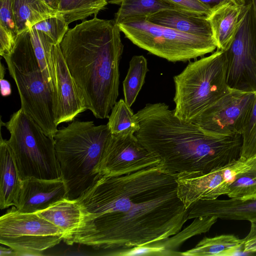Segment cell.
<instances>
[{
  "label": "cell",
  "mask_w": 256,
  "mask_h": 256,
  "mask_svg": "<svg viewBox=\"0 0 256 256\" xmlns=\"http://www.w3.org/2000/svg\"><path fill=\"white\" fill-rule=\"evenodd\" d=\"M0 78H4L5 74V68L2 63L0 64Z\"/></svg>",
  "instance_id": "40"
},
{
  "label": "cell",
  "mask_w": 256,
  "mask_h": 256,
  "mask_svg": "<svg viewBox=\"0 0 256 256\" xmlns=\"http://www.w3.org/2000/svg\"><path fill=\"white\" fill-rule=\"evenodd\" d=\"M12 30L0 24V54L3 56L11 52L16 42V38Z\"/></svg>",
  "instance_id": "34"
},
{
  "label": "cell",
  "mask_w": 256,
  "mask_h": 256,
  "mask_svg": "<svg viewBox=\"0 0 256 256\" xmlns=\"http://www.w3.org/2000/svg\"><path fill=\"white\" fill-rule=\"evenodd\" d=\"M17 34L32 28L37 23L59 15L57 10L43 0H12Z\"/></svg>",
  "instance_id": "21"
},
{
  "label": "cell",
  "mask_w": 256,
  "mask_h": 256,
  "mask_svg": "<svg viewBox=\"0 0 256 256\" xmlns=\"http://www.w3.org/2000/svg\"><path fill=\"white\" fill-rule=\"evenodd\" d=\"M0 256H17L16 252L12 248H6L1 246L0 247Z\"/></svg>",
  "instance_id": "38"
},
{
  "label": "cell",
  "mask_w": 256,
  "mask_h": 256,
  "mask_svg": "<svg viewBox=\"0 0 256 256\" xmlns=\"http://www.w3.org/2000/svg\"><path fill=\"white\" fill-rule=\"evenodd\" d=\"M256 98V92L230 89L191 122L204 130L242 135Z\"/></svg>",
  "instance_id": "12"
},
{
  "label": "cell",
  "mask_w": 256,
  "mask_h": 256,
  "mask_svg": "<svg viewBox=\"0 0 256 256\" xmlns=\"http://www.w3.org/2000/svg\"><path fill=\"white\" fill-rule=\"evenodd\" d=\"M68 24L60 14L41 21L32 28L47 35L54 44H60L68 30Z\"/></svg>",
  "instance_id": "30"
},
{
  "label": "cell",
  "mask_w": 256,
  "mask_h": 256,
  "mask_svg": "<svg viewBox=\"0 0 256 256\" xmlns=\"http://www.w3.org/2000/svg\"><path fill=\"white\" fill-rule=\"evenodd\" d=\"M186 12L200 16H207L210 10L198 0H166Z\"/></svg>",
  "instance_id": "32"
},
{
  "label": "cell",
  "mask_w": 256,
  "mask_h": 256,
  "mask_svg": "<svg viewBox=\"0 0 256 256\" xmlns=\"http://www.w3.org/2000/svg\"><path fill=\"white\" fill-rule=\"evenodd\" d=\"M134 44L170 62H186L213 52L212 37L188 34L140 18L118 24Z\"/></svg>",
  "instance_id": "8"
},
{
  "label": "cell",
  "mask_w": 256,
  "mask_h": 256,
  "mask_svg": "<svg viewBox=\"0 0 256 256\" xmlns=\"http://www.w3.org/2000/svg\"><path fill=\"white\" fill-rule=\"evenodd\" d=\"M218 219L214 216L196 218L182 231L154 244L162 248L165 256H181L178 248L188 238L208 232Z\"/></svg>",
  "instance_id": "24"
},
{
  "label": "cell",
  "mask_w": 256,
  "mask_h": 256,
  "mask_svg": "<svg viewBox=\"0 0 256 256\" xmlns=\"http://www.w3.org/2000/svg\"><path fill=\"white\" fill-rule=\"evenodd\" d=\"M148 62L143 56H134L129 62L127 74L122 82L124 100L131 107L145 82L148 72Z\"/></svg>",
  "instance_id": "26"
},
{
  "label": "cell",
  "mask_w": 256,
  "mask_h": 256,
  "mask_svg": "<svg viewBox=\"0 0 256 256\" xmlns=\"http://www.w3.org/2000/svg\"><path fill=\"white\" fill-rule=\"evenodd\" d=\"M244 6L233 0H226L212 8L206 16L216 49L226 51L230 46L241 24Z\"/></svg>",
  "instance_id": "17"
},
{
  "label": "cell",
  "mask_w": 256,
  "mask_h": 256,
  "mask_svg": "<svg viewBox=\"0 0 256 256\" xmlns=\"http://www.w3.org/2000/svg\"><path fill=\"white\" fill-rule=\"evenodd\" d=\"M119 0H110L109 2L111 3V4H116V2L118 1Z\"/></svg>",
  "instance_id": "43"
},
{
  "label": "cell",
  "mask_w": 256,
  "mask_h": 256,
  "mask_svg": "<svg viewBox=\"0 0 256 256\" xmlns=\"http://www.w3.org/2000/svg\"><path fill=\"white\" fill-rule=\"evenodd\" d=\"M120 32L114 20L94 16L69 29L60 44L87 110L97 118H108L119 94Z\"/></svg>",
  "instance_id": "3"
},
{
  "label": "cell",
  "mask_w": 256,
  "mask_h": 256,
  "mask_svg": "<svg viewBox=\"0 0 256 256\" xmlns=\"http://www.w3.org/2000/svg\"><path fill=\"white\" fill-rule=\"evenodd\" d=\"M254 158H240L208 172L181 173L176 176L178 196L188 209L198 200H212L227 194L230 186L242 172L253 164Z\"/></svg>",
  "instance_id": "11"
},
{
  "label": "cell",
  "mask_w": 256,
  "mask_h": 256,
  "mask_svg": "<svg viewBox=\"0 0 256 256\" xmlns=\"http://www.w3.org/2000/svg\"><path fill=\"white\" fill-rule=\"evenodd\" d=\"M226 72V54L222 50L216 49L209 56L190 62L174 77L175 116L192 122L229 92Z\"/></svg>",
  "instance_id": "6"
},
{
  "label": "cell",
  "mask_w": 256,
  "mask_h": 256,
  "mask_svg": "<svg viewBox=\"0 0 256 256\" xmlns=\"http://www.w3.org/2000/svg\"><path fill=\"white\" fill-rule=\"evenodd\" d=\"M0 24L17 35L12 0H0Z\"/></svg>",
  "instance_id": "33"
},
{
  "label": "cell",
  "mask_w": 256,
  "mask_h": 256,
  "mask_svg": "<svg viewBox=\"0 0 256 256\" xmlns=\"http://www.w3.org/2000/svg\"><path fill=\"white\" fill-rule=\"evenodd\" d=\"M116 4L120 6L114 20L117 25L146 18L162 10L172 9L184 12L166 0H119Z\"/></svg>",
  "instance_id": "23"
},
{
  "label": "cell",
  "mask_w": 256,
  "mask_h": 256,
  "mask_svg": "<svg viewBox=\"0 0 256 256\" xmlns=\"http://www.w3.org/2000/svg\"><path fill=\"white\" fill-rule=\"evenodd\" d=\"M225 52L229 88L256 92V18L250 0L242 7L240 25Z\"/></svg>",
  "instance_id": "10"
},
{
  "label": "cell",
  "mask_w": 256,
  "mask_h": 256,
  "mask_svg": "<svg viewBox=\"0 0 256 256\" xmlns=\"http://www.w3.org/2000/svg\"><path fill=\"white\" fill-rule=\"evenodd\" d=\"M0 208L3 210L14 206L22 180L8 140H0Z\"/></svg>",
  "instance_id": "19"
},
{
  "label": "cell",
  "mask_w": 256,
  "mask_h": 256,
  "mask_svg": "<svg viewBox=\"0 0 256 256\" xmlns=\"http://www.w3.org/2000/svg\"><path fill=\"white\" fill-rule=\"evenodd\" d=\"M3 125L10 133L8 142L22 180L30 178L51 180L62 177L54 138L46 135L21 108Z\"/></svg>",
  "instance_id": "7"
},
{
  "label": "cell",
  "mask_w": 256,
  "mask_h": 256,
  "mask_svg": "<svg viewBox=\"0 0 256 256\" xmlns=\"http://www.w3.org/2000/svg\"><path fill=\"white\" fill-rule=\"evenodd\" d=\"M66 196V186L62 177L51 180L27 178L22 180L14 206L22 213H36Z\"/></svg>",
  "instance_id": "15"
},
{
  "label": "cell",
  "mask_w": 256,
  "mask_h": 256,
  "mask_svg": "<svg viewBox=\"0 0 256 256\" xmlns=\"http://www.w3.org/2000/svg\"><path fill=\"white\" fill-rule=\"evenodd\" d=\"M65 238L64 230L37 213H22L14 207L0 218V243L17 256H42Z\"/></svg>",
  "instance_id": "9"
},
{
  "label": "cell",
  "mask_w": 256,
  "mask_h": 256,
  "mask_svg": "<svg viewBox=\"0 0 256 256\" xmlns=\"http://www.w3.org/2000/svg\"><path fill=\"white\" fill-rule=\"evenodd\" d=\"M144 18L152 23L184 33L212 37L211 26L206 16L196 15L177 10L164 9Z\"/></svg>",
  "instance_id": "18"
},
{
  "label": "cell",
  "mask_w": 256,
  "mask_h": 256,
  "mask_svg": "<svg viewBox=\"0 0 256 256\" xmlns=\"http://www.w3.org/2000/svg\"><path fill=\"white\" fill-rule=\"evenodd\" d=\"M111 132L107 126L75 120L58 130L54 138L66 198H78L99 178L97 168Z\"/></svg>",
  "instance_id": "4"
},
{
  "label": "cell",
  "mask_w": 256,
  "mask_h": 256,
  "mask_svg": "<svg viewBox=\"0 0 256 256\" xmlns=\"http://www.w3.org/2000/svg\"><path fill=\"white\" fill-rule=\"evenodd\" d=\"M36 213L64 230L66 234L64 242L76 232L84 218L78 200L66 198Z\"/></svg>",
  "instance_id": "20"
},
{
  "label": "cell",
  "mask_w": 256,
  "mask_h": 256,
  "mask_svg": "<svg viewBox=\"0 0 256 256\" xmlns=\"http://www.w3.org/2000/svg\"><path fill=\"white\" fill-rule=\"evenodd\" d=\"M160 164L158 156L145 148L134 134H110L97 168L101 176H120Z\"/></svg>",
  "instance_id": "13"
},
{
  "label": "cell",
  "mask_w": 256,
  "mask_h": 256,
  "mask_svg": "<svg viewBox=\"0 0 256 256\" xmlns=\"http://www.w3.org/2000/svg\"><path fill=\"white\" fill-rule=\"evenodd\" d=\"M177 175L160 164L100 176L76 199L84 220L65 242L87 246L102 255L124 256L134 248L178 233L188 219L178 196Z\"/></svg>",
  "instance_id": "1"
},
{
  "label": "cell",
  "mask_w": 256,
  "mask_h": 256,
  "mask_svg": "<svg viewBox=\"0 0 256 256\" xmlns=\"http://www.w3.org/2000/svg\"><path fill=\"white\" fill-rule=\"evenodd\" d=\"M244 240L234 234L204 237L194 248L181 252L183 256H230L244 246Z\"/></svg>",
  "instance_id": "22"
},
{
  "label": "cell",
  "mask_w": 256,
  "mask_h": 256,
  "mask_svg": "<svg viewBox=\"0 0 256 256\" xmlns=\"http://www.w3.org/2000/svg\"><path fill=\"white\" fill-rule=\"evenodd\" d=\"M210 10L226 0H198Z\"/></svg>",
  "instance_id": "37"
},
{
  "label": "cell",
  "mask_w": 256,
  "mask_h": 256,
  "mask_svg": "<svg viewBox=\"0 0 256 256\" xmlns=\"http://www.w3.org/2000/svg\"><path fill=\"white\" fill-rule=\"evenodd\" d=\"M107 4V0H58V10L70 24L96 16Z\"/></svg>",
  "instance_id": "28"
},
{
  "label": "cell",
  "mask_w": 256,
  "mask_h": 256,
  "mask_svg": "<svg viewBox=\"0 0 256 256\" xmlns=\"http://www.w3.org/2000/svg\"><path fill=\"white\" fill-rule=\"evenodd\" d=\"M214 216L218 218L251 221L256 218V198L198 200L188 208V219Z\"/></svg>",
  "instance_id": "16"
},
{
  "label": "cell",
  "mask_w": 256,
  "mask_h": 256,
  "mask_svg": "<svg viewBox=\"0 0 256 256\" xmlns=\"http://www.w3.org/2000/svg\"><path fill=\"white\" fill-rule=\"evenodd\" d=\"M250 228L248 234L244 239V251L256 252V218L250 221Z\"/></svg>",
  "instance_id": "35"
},
{
  "label": "cell",
  "mask_w": 256,
  "mask_h": 256,
  "mask_svg": "<svg viewBox=\"0 0 256 256\" xmlns=\"http://www.w3.org/2000/svg\"><path fill=\"white\" fill-rule=\"evenodd\" d=\"M52 55L56 86L54 117L58 126L72 121L87 108L68 68L60 44L53 45Z\"/></svg>",
  "instance_id": "14"
},
{
  "label": "cell",
  "mask_w": 256,
  "mask_h": 256,
  "mask_svg": "<svg viewBox=\"0 0 256 256\" xmlns=\"http://www.w3.org/2000/svg\"><path fill=\"white\" fill-rule=\"evenodd\" d=\"M136 114L140 128L135 136L170 173L205 174L240 158L242 134L210 132L182 121L164 103L147 104Z\"/></svg>",
  "instance_id": "2"
},
{
  "label": "cell",
  "mask_w": 256,
  "mask_h": 256,
  "mask_svg": "<svg viewBox=\"0 0 256 256\" xmlns=\"http://www.w3.org/2000/svg\"><path fill=\"white\" fill-rule=\"evenodd\" d=\"M110 112L106 124L112 134H133L139 130L138 118L124 100L121 98L116 102Z\"/></svg>",
  "instance_id": "27"
},
{
  "label": "cell",
  "mask_w": 256,
  "mask_h": 256,
  "mask_svg": "<svg viewBox=\"0 0 256 256\" xmlns=\"http://www.w3.org/2000/svg\"><path fill=\"white\" fill-rule=\"evenodd\" d=\"M236 4L244 6L246 2V0H233Z\"/></svg>",
  "instance_id": "41"
},
{
  "label": "cell",
  "mask_w": 256,
  "mask_h": 256,
  "mask_svg": "<svg viewBox=\"0 0 256 256\" xmlns=\"http://www.w3.org/2000/svg\"><path fill=\"white\" fill-rule=\"evenodd\" d=\"M48 5L54 9L57 10L58 6V0H43Z\"/></svg>",
  "instance_id": "39"
},
{
  "label": "cell",
  "mask_w": 256,
  "mask_h": 256,
  "mask_svg": "<svg viewBox=\"0 0 256 256\" xmlns=\"http://www.w3.org/2000/svg\"><path fill=\"white\" fill-rule=\"evenodd\" d=\"M2 56L16 85L21 108L46 135L54 138L58 130L54 96L35 55L29 30L17 34L12 50Z\"/></svg>",
  "instance_id": "5"
},
{
  "label": "cell",
  "mask_w": 256,
  "mask_h": 256,
  "mask_svg": "<svg viewBox=\"0 0 256 256\" xmlns=\"http://www.w3.org/2000/svg\"><path fill=\"white\" fill-rule=\"evenodd\" d=\"M242 144L240 158L248 160L256 157V98L246 124L242 134Z\"/></svg>",
  "instance_id": "31"
},
{
  "label": "cell",
  "mask_w": 256,
  "mask_h": 256,
  "mask_svg": "<svg viewBox=\"0 0 256 256\" xmlns=\"http://www.w3.org/2000/svg\"><path fill=\"white\" fill-rule=\"evenodd\" d=\"M226 195L242 201L256 198V157L252 166L230 184Z\"/></svg>",
  "instance_id": "29"
},
{
  "label": "cell",
  "mask_w": 256,
  "mask_h": 256,
  "mask_svg": "<svg viewBox=\"0 0 256 256\" xmlns=\"http://www.w3.org/2000/svg\"><path fill=\"white\" fill-rule=\"evenodd\" d=\"M0 90L1 94L3 96H10L12 93L10 84L6 80L0 78Z\"/></svg>",
  "instance_id": "36"
},
{
  "label": "cell",
  "mask_w": 256,
  "mask_h": 256,
  "mask_svg": "<svg viewBox=\"0 0 256 256\" xmlns=\"http://www.w3.org/2000/svg\"><path fill=\"white\" fill-rule=\"evenodd\" d=\"M29 31L34 54L44 78L54 92L55 105L56 86L52 55V48L54 44L43 32L34 28L30 29Z\"/></svg>",
  "instance_id": "25"
},
{
  "label": "cell",
  "mask_w": 256,
  "mask_h": 256,
  "mask_svg": "<svg viewBox=\"0 0 256 256\" xmlns=\"http://www.w3.org/2000/svg\"><path fill=\"white\" fill-rule=\"evenodd\" d=\"M250 1L252 5L254 13L256 18V0H250Z\"/></svg>",
  "instance_id": "42"
}]
</instances>
